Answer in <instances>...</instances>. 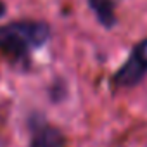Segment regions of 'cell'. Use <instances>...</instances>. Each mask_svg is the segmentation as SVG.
I'll return each mask as SVG.
<instances>
[{
	"instance_id": "3",
	"label": "cell",
	"mask_w": 147,
	"mask_h": 147,
	"mask_svg": "<svg viewBox=\"0 0 147 147\" xmlns=\"http://www.w3.org/2000/svg\"><path fill=\"white\" fill-rule=\"evenodd\" d=\"M62 145H64L62 133L52 126L42 128L31 142V147H62Z\"/></svg>"
},
{
	"instance_id": "1",
	"label": "cell",
	"mask_w": 147,
	"mask_h": 147,
	"mask_svg": "<svg viewBox=\"0 0 147 147\" xmlns=\"http://www.w3.org/2000/svg\"><path fill=\"white\" fill-rule=\"evenodd\" d=\"M50 36V28L42 21H16L0 28V50L21 57L40 49Z\"/></svg>"
},
{
	"instance_id": "4",
	"label": "cell",
	"mask_w": 147,
	"mask_h": 147,
	"mask_svg": "<svg viewBox=\"0 0 147 147\" xmlns=\"http://www.w3.org/2000/svg\"><path fill=\"white\" fill-rule=\"evenodd\" d=\"M88 4L94 9V12L97 14V19L106 28L114 26V23H116V19H114V0H88Z\"/></svg>"
},
{
	"instance_id": "2",
	"label": "cell",
	"mask_w": 147,
	"mask_h": 147,
	"mask_svg": "<svg viewBox=\"0 0 147 147\" xmlns=\"http://www.w3.org/2000/svg\"><path fill=\"white\" fill-rule=\"evenodd\" d=\"M147 73V38L138 42L131 50L128 61L114 75V83L118 87H135Z\"/></svg>"
}]
</instances>
